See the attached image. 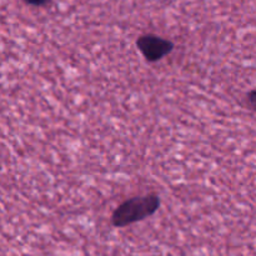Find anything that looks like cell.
Listing matches in <instances>:
<instances>
[{
	"label": "cell",
	"mask_w": 256,
	"mask_h": 256,
	"mask_svg": "<svg viewBox=\"0 0 256 256\" xmlns=\"http://www.w3.org/2000/svg\"><path fill=\"white\" fill-rule=\"evenodd\" d=\"M159 206L160 200L156 195L132 198L116 208L112 214V222L116 228H125L152 216Z\"/></svg>",
	"instance_id": "cell-1"
},
{
	"label": "cell",
	"mask_w": 256,
	"mask_h": 256,
	"mask_svg": "<svg viewBox=\"0 0 256 256\" xmlns=\"http://www.w3.org/2000/svg\"><path fill=\"white\" fill-rule=\"evenodd\" d=\"M138 48L140 52L149 62H158L166 56L172 50V42L156 35H144L138 39Z\"/></svg>",
	"instance_id": "cell-2"
},
{
	"label": "cell",
	"mask_w": 256,
	"mask_h": 256,
	"mask_svg": "<svg viewBox=\"0 0 256 256\" xmlns=\"http://www.w3.org/2000/svg\"><path fill=\"white\" fill-rule=\"evenodd\" d=\"M248 102H249V104L252 105L254 109H256V90H252V92H250L249 94H248Z\"/></svg>",
	"instance_id": "cell-3"
},
{
	"label": "cell",
	"mask_w": 256,
	"mask_h": 256,
	"mask_svg": "<svg viewBox=\"0 0 256 256\" xmlns=\"http://www.w3.org/2000/svg\"><path fill=\"white\" fill-rule=\"evenodd\" d=\"M25 2L30 5H35V6H40V5H44L46 2H49L50 0H24Z\"/></svg>",
	"instance_id": "cell-4"
}]
</instances>
